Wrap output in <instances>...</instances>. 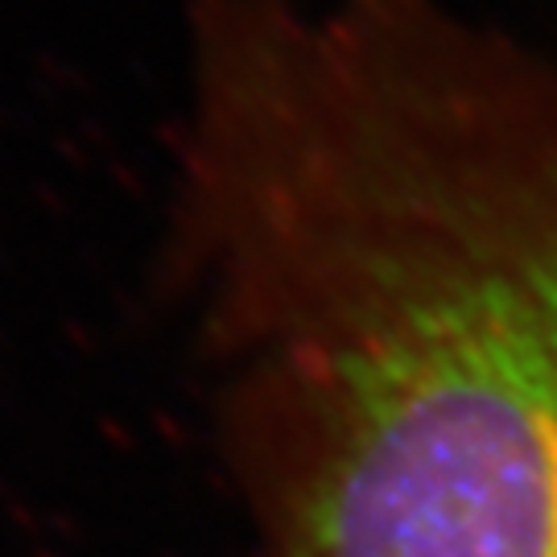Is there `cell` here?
<instances>
[{"mask_svg":"<svg viewBox=\"0 0 557 557\" xmlns=\"http://www.w3.org/2000/svg\"><path fill=\"white\" fill-rule=\"evenodd\" d=\"M158 277L252 557H557V66L438 0H211Z\"/></svg>","mask_w":557,"mask_h":557,"instance_id":"6da1fadb","label":"cell"}]
</instances>
